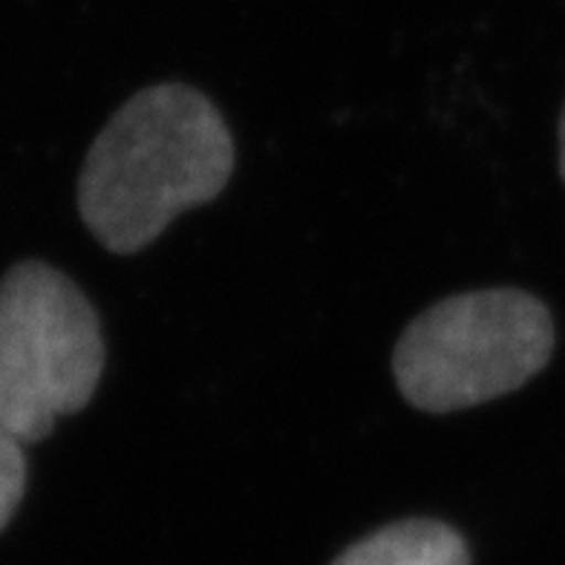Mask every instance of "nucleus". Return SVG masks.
I'll use <instances>...</instances> for the list:
<instances>
[{"instance_id": "obj_2", "label": "nucleus", "mask_w": 565, "mask_h": 565, "mask_svg": "<svg viewBox=\"0 0 565 565\" xmlns=\"http://www.w3.org/2000/svg\"><path fill=\"white\" fill-rule=\"evenodd\" d=\"M554 343L548 306L529 291H465L404 329L393 375L416 409L456 413L525 387L548 366Z\"/></svg>"}, {"instance_id": "obj_5", "label": "nucleus", "mask_w": 565, "mask_h": 565, "mask_svg": "<svg viewBox=\"0 0 565 565\" xmlns=\"http://www.w3.org/2000/svg\"><path fill=\"white\" fill-rule=\"evenodd\" d=\"M26 491V456L23 441L0 422V531L7 529Z\"/></svg>"}, {"instance_id": "obj_3", "label": "nucleus", "mask_w": 565, "mask_h": 565, "mask_svg": "<svg viewBox=\"0 0 565 565\" xmlns=\"http://www.w3.org/2000/svg\"><path fill=\"white\" fill-rule=\"evenodd\" d=\"M105 335L93 303L64 271L18 263L0 280V422L35 445L96 395Z\"/></svg>"}, {"instance_id": "obj_1", "label": "nucleus", "mask_w": 565, "mask_h": 565, "mask_svg": "<svg viewBox=\"0 0 565 565\" xmlns=\"http://www.w3.org/2000/svg\"><path fill=\"white\" fill-rule=\"evenodd\" d=\"M234 159V136L209 96L188 84H153L127 98L93 141L78 214L107 252L127 257L182 211L223 194Z\"/></svg>"}, {"instance_id": "obj_6", "label": "nucleus", "mask_w": 565, "mask_h": 565, "mask_svg": "<svg viewBox=\"0 0 565 565\" xmlns=\"http://www.w3.org/2000/svg\"><path fill=\"white\" fill-rule=\"evenodd\" d=\"M559 177L565 182V107L563 116H559Z\"/></svg>"}, {"instance_id": "obj_4", "label": "nucleus", "mask_w": 565, "mask_h": 565, "mask_svg": "<svg viewBox=\"0 0 565 565\" xmlns=\"http://www.w3.org/2000/svg\"><path fill=\"white\" fill-rule=\"evenodd\" d=\"M332 565H470V551L447 522L404 520L350 545Z\"/></svg>"}]
</instances>
